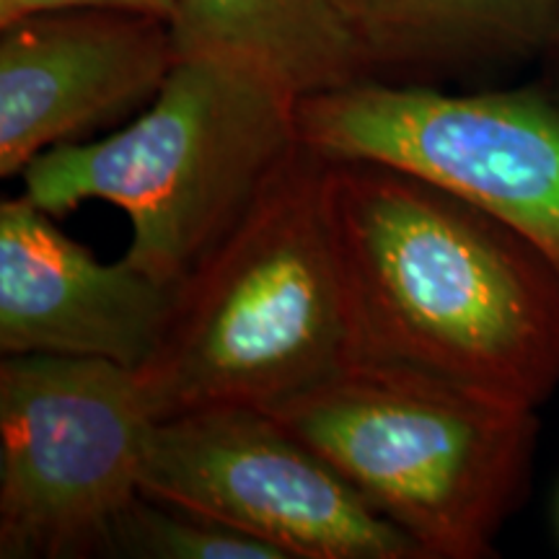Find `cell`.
Instances as JSON below:
<instances>
[{
    "label": "cell",
    "mask_w": 559,
    "mask_h": 559,
    "mask_svg": "<svg viewBox=\"0 0 559 559\" xmlns=\"http://www.w3.org/2000/svg\"><path fill=\"white\" fill-rule=\"evenodd\" d=\"M353 362L539 409L559 383V270L417 174L324 156Z\"/></svg>",
    "instance_id": "1"
},
{
    "label": "cell",
    "mask_w": 559,
    "mask_h": 559,
    "mask_svg": "<svg viewBox=\"0 0 559 559\" xmlns=\"http://www.w3.org/2000/svg\"><path fill=\"white\" fill-rule=\"evenodd\" d=\"M353 362L345 285L324 205V156L300 145L177 288L156 353L135 370L153 419L270 407Z\"/></svg>",
    "instance_id": "2"
},
{
    "label": "cell",
    "mask_w": 559,
    "mask_h": 559,
    "mask_svg": "<svg viewBox=\"0 0 559 559\" xmlns=\"http://www.w3.org/2000/svg\"><path fill=\"white\" fill-rule=\"evenodd\" d=\"M298 99L239 62L177 58L151 109L104 140L60 143L21 171L52 218L124 210L128 260L179 285L239 226L300 148Z\"/></svg>",
    "instance_id": "3"
},
{
    "label": "cell",
    "mask_w": 559,
    "mask_h": 559,
    "mask_svg": "<svg viewBox=\"0 0 559 559\" xmlns=\"http://www.w3.org/2000/svg\"><path fill=\"white\" fill-rule=\"evenodd\" d=\"M425 559H479L526 492L539 417L400 370L347 366L270 407Z\"/></svg>",
    "instance_id": "4"
},
{
    "label": "cell",
    "mask_w": 559,
    "mask_h": 559,
    "mask_svg": "<svg viewBox=\"0 0 559 559\" xmlns=\"http://www.w3.org/2000/svg\"><path fill=\"white\" fill-rule=\"evenodd\" d=\"M153 425L135 370L3 355L0 557L104 555L111 521L140 492Z\"/></svg>",
    "instance_id": "5"
},
{
    "label": "cell",
    "mask_w": 559,
    "mask_h": 559,
    "mask_svg": "<svg viewBox=\"0 0 559 559\" xmlns=\"http://www.w3.org/2000/svg\"><path fill=\"white\" fill-rule=\"evenodd\" d=\"M306 148L412 171L508 223L559 270V104L542 86L445 94L362 79L298 102Z\"/></svg>",
    "instance_id": "6"
},
{
    "label": "cell",
    "mask_w": 559,
    "mask_h": 559,
    "mask_svg": "<svg viewBox=\"0 0 559 559\" xmlns=\"http://www.w3.org/2000/svg\"><path fill=\"white\" fill-rule=\"evenodd\" d=\"M140 492L226 523L285 559H425L402 528L262 407L158 419Z\"/></svg>",
    "instance_id": "7"
},
{
    "label": "cell",
    "mask_w": 559,
    "mask_h": 559,
    "mask_svg": "<svg viewBox=\"0 0 559 559\" xmlns=\"http://www.w3.org/2000/svg\"><path fill=\"white\" fill-rule=\"evenodd\" d=\"M177 60L169 21L58 9L0 24V177L156 94Z\"/></svg>",
    "instance_id": "8"
},
{
    "label": "cell",
    "mask_w": 559,
    "mask_h": 559,
    "mask_svg": "<svg viewBox=\"0 0 559 559\" xmlns=\"http://www.w3.org/2000/svg\"><path fill=\"white\" fill-rule=\"evenodd\" d=\"M177 285L128 257L99 262L21 198L0 205V349L3 355L99 358L138 370L169 326Z\"/></svg>",
    "instance_id": "9"
},
{
    "label": "cell",
    "mask_w": 559,
    "mask_h": 559,
    "mask_svg": "<svg viewBox=\"0 0 559 559\" xmlns=\"http://www.w3.org/2000/svg\"><path fill=\"white\" fill-rule=\"evenodd\" d=\"M177 58L239 62L296 99L373 79L345 0H177Z\"/></svg>",
    "instance_id": "10"
},
{
    "label": "cell",
    "mask_w": 559,
    "mask_h": 559,
    "mask_svg": "<svg viewBox=\"0 0 559 559\" xmlns=\"http://www.w3.org/2000/svg\"><path fill=\"white\" fill-rule=\"evenodd\" d=\"M370 73H449L544 55L559 0H345Z\"/></svg>",
    "instance_id": "11"
},
{
    "label": "cell",
    "mask_w": 559,
    "mask_h": 559,
    "mask_svg": "<svg viewBox=\"0 0 559 559\" xmlns=\"http://www.w3.org/2000/svg\"><path fill=\"white\" fill-rule=\"evenodd\" d=\"M104 555L140 559H285L207 515L138 492L111 521Z\"/></svg>",
    "instance_id": "12"
},
{
    "label": "cell",
    "mask_w": 559,
    "mask_h": 559,
    "mask_svg": "<svg viewBox=\"0 0 559 559\" xmlns=\"http://www.w3.org/2000/svg\"><path fill=\"white\" fill-rule=\"evenodd\" d=\"M174 5H177V0H0V24L29 16V13L58 9H120L151 13V16L169 21Z\"/></svg>",
    "instance_id": "13"
},
{
    "label": "cell",
    "mask_w": 559,
    "mask_h": 559,
    "mask_svg": "<svg viewBox=\"0 0 559 559\" xmlns=\"http://www.w3.org/2000/svg\"><path fill=\"white\" fill-rule=\"evenodd\" d=\"M544 60H547V79H544L542 88L559 104V26L547 45V50H544Z\"/></svg>",
    "instance_id": "14"
}]
</instances>
